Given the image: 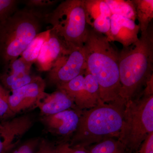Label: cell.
<instances>
[{
    "label": "cell",
    "instance_id": "obj_13",
    "mask_svg": "<svg viewBox=\"0 0 153 153\" xmlns=\"http://www.w3.org/2000/svg\"><path fill=\"white\" fill-rule=\"evenodd\" d=\"M70 47L51 30L49 38L43 44L36 62L38 70L49 72Z\"/></svg>",
    "mask_w": 153,
    "mask_h": 153
},
{
    "label": "cell",
    "instance_id": "obj_21",
    "mask_svg": "<svg viewBox=\"0 0 153 153\" xmlns=\"http://www.w3.org/2000/svg\"><path fill=\"white\" fill-rule=\"evenodd\" d=\"M10 91L0 82V121L6 120L16 116L11 111L9 104Z\"/></svg>",
    "mask_w": 153,
    "mask_h": 153
},
{
    "label": "cell",
    "instance_id": "obj_24",
    "mask_svg": "<svg viewBox=\"0 0 153 153\" xmlns=\"http://www.w3.org/2000/svg\"><path fill=\"white\" fill-rule=\"evenodd\" d=\"M40 141V139L38 138L30 139L20 144L9 153H34Z\"/></svg>",
    "mask_w": 153,
    "mask_h": 153
},
{
    "label": "cell",
    "instance_id": "obj_22",
    "mask_svg": "<svg viewBox=\"0 0 153 153\" xmlns=\"http://www.w3.org/2000/svg\"><path fill=\"white\" fill-rule=\"evenodd\" d=\"M111 16H102L94 22L90 27L96 32L102 34L111 42Z\"/></svg>",
    "mask_w": 153,
    "mask_h": 153
},
{
    "label": "cell",
    "instance_id": "obj_29",
    "mask_svg": "<svg viewBox=\"0 0 153 153\" xmlns=\"http://www.w3.org/2000/svg\"><path fill=\"white\" fill-rule=\"evenodd\" d=\"M72 148L73 149V153H89L86 148L82 147Z\"/></svg>",
    "mask_w": 153,
    "mask_h": 153
},
{
    "label": "cell",
    "instance_id": "obj_9",
    "mask_svg": "<svg viewBox=\"0 0 153 153\" xmlns=\"http://www.w3.org/2000/svg\"><path fill=\"white\" fill-rule=\"evenodd\" d=\"M82 111L70 108L50 115L41 116L40 121L45 130L62 141L69 143L76 131Z\"/></svg>",
    "mask_w": 153,
    "mask_h": 153
},
{
    "label": "cell",
    "instance_id": "obj_3",
    "mask_svg": "<svg viewBox=\"0 0 153 153\" xmlns=\"http://www.w3.org/2000/svg\"><path fill=\"white\" fill-rule=\"evenodd\" d=\"M125 103L102 102L82 111L79 123L69 142L71 147L87 148L109 138H118Z\"/></svg>",
    "mask_w": 153,
    "mask_h": 153
},
{
    "label": "cell",
    "instance_id": "obj_11",
    "mask_svg": "<svg viewBox=\"0 0 153 153\" xmlns=\"http://www.w3.org/2000/svg\"><path fill=\"white\" fill-rule=\"evenodd\" d=\"M46 83L40 76H36L32 82L10 92L9 104L15 116L36 107L39 98L45 92Z\"/></svg>",
    "mask_w": 153,
    "mask_h": 153
},
{
    "label": "cell",
    "instance_id": "obj_8",
    "mask_svg": "<svg viewBox=\"0 0 153 153\" xmlns=\"http://www.w3.org/2000/svg\"><path fill=\"white\" fill-rule=\"evenodd\" d=\"M86 68L82 47L71 46L48 72V81L57 87L74 79Z\"/></svg>",
    "mask_w": 153,
    "mask_h": 153
},
{
    "label": "cell",
    "instance_id": "obj_26",
    "mask_svg": "<svg viewBox=\"0 0 153 153\" xmlns=\"http://www.w3.org/2000/svg\"><path fill=\"white\" fill-rule=\"evenodd\" d=\"M57 2V1L50 0H29L26 1V4L29 7L33 9L50 7L55 4Z\"/></svg>",
    "mask_w": 153,
    "mask_h": 153
},
{
    "label": "cell",
    "instance_id": "obj_2",
    "mask_svg": "<svg viewBox=\"0 0 153 153\" xmlns=\"http://www.w3.org/2000/svg\"><path fill=\"white\" fill-rule=\"evenodd\" d=\"M153 27L141 33L138 40L119 52L120 97L126 103L136 98L153 75Z\"/></svg>",
    "mask_w": 153,
    "mask_h": 153
},
{
    "label": "cell",
    "instance_id": "obj_27",
    "mask_svg": "<svg viewBox=\"0 0 153 153\" xmlns=\"http://www.w3.org/2000/svg\"><path fill=\"white\" fill-rule=\"evenodd\" d=\"M136 153H153V133L148 136Z\"/></svg>",
    "mask_w": 153,
    "mask_h": 153
},
{
    "label": "cell",
    "instance_id": "obj_12",
    "mask_svg": "<svg viewBox=\"0 0 153 153\" xmlns=\"http://www.w3.org/2000/svg\"><path fill=\"white\" fill-rule=\"evenodd\" d=\"M33 63L21 56L5 66V70L0 75V82L10 91L16 90L33 81L36 76L31 73Z\"/></svg>",
    "mask_w": 153,
    "mask_h": 153
},
{
    "label": "cell",
    "instance_id": "obj_6",
    "mask_svg": "<svg viewBox=\"0 0 153 153\" xmlns=\"http://www.w3.org/2000/svg\"><path fill=\"white\" fill-rule=\"evenodd\" d=\"M44 20L51 30L68 46L82 47L88 25L84 0H66L52 12L45 14Z\"/></svg>",
    "mask_w": 153,
    "mask_h": 153
},
{
    "label": "cell",
    "instance_id": "obj_16",
    "mask_svg": "<svg viewBox=\"0 0 153 153\" xmlns=\"http://www.w3.org/2000/svg\"><path fill=\"white\" fill-rule=\"evenodd\" d=\"M135 8L136 19L140 31H146L153 19V0H132Z\"/></svg>",
    "mask_w": 153,
    "mask_h": 153
},
{
    "label": "cell",
    "instance_id": "obj_23",
    "mask_svg": "<svg viewBox=\"0 0 153 153\" xmlns=\"http://www.w3.org/2000/svg\"><path fill=\"white\" fill-rule=\"evenodd\" d=\"M18 3L16 0H0V24L17 10Z\"/></svg>",
    "mask_w": 153,
    "mask_h": 153
},
{
    "label": "cell",
    "instance_id": "obj_4",
    "mask_svg": "<svg viewBox=\"0 0 153 153\" xmlns=\"http://www.w3.org/2000/svg\"><path fill=\"white\" fill-rule=\"evenodd\" d=\"M44 16L33 9H24L0 24V60L5 66L20 57L41 33Z\"/></svg>",
    "mask_w": 153,
    "mask_h": 153
},
{
    "label": "cell",
    "instance_id": "obj_15",
    "mask_svg": "<svg viewBox=\"0 0 153 153\" xmlns=\"http://www.w3.org/2000/svg\"><path fill=\"white\" fill-rule=\"evenodd\" d=\"M36 107L40 110L41 116L50 115L70 108H77L71 97L61 89H57L52 93L44 92L37 101Z\"/></svg>",
    "mask_w": 153,
    "mask_h": 153
},
{
    "label": "cell",
    "instance_id": "obj_17",
    "mask_svg": "<svg viewBox=\"0 0 153 153\" xmlns=\"http://www.w3.org/2000/svg\"><path fill=\"white\" fill-rule=\"evenodd\" d=\"M84 4L86 22L89 27L99 17L112 15L104 0H84Z\"/></svg>",
    "mask_w": 153,
    "mask_h": 153
},
{
    "label": "cell",
    "instance_id": "obj_18",
    "mask_svg": "<svg viewBox=\"0 0 153 153\" xmlns=\"http://www.w3.org/2000/svg\"><path fill=\"white\" fill-rule=\"evenodd\" d=\"M51 29L38 34L28 45L21 55V57L30 63H36L41 48L44 42L49 38Z\"/></svg>",
    "mask_w": 153,
    "mask_h": 153
},
{
    "label": "cell",
    "instance_id": "obj_7",
    "mask_svg": "<svg viewBox=\"0 0 153 153\" xmlns=\"http://www.w3.org/2000/svg\"><path fill=\"white\" fill-rule=\"evenodd\" d=\"M57 88L65 91L79 110L90 109L102 102L98 82L86 68L74 79Z\"/></svg>",
    "mask_w": 153,
    "mask_h": 153
},
{
    "label": "cell",
    "instance_id": "obj_28",
    "mask_svg": "<svg viewBox=\"0 0 153 153\" xmlns=\"http://www.w3.org/2000/svg\"><path fill=\"white\" fill-rule=\"evenodd\" d=\"M56 153H73V149L69 143H60L57 146Z\"/></svg>",
    "mask_w": 153,
    "mask_h": 153
},
{
    "label": "cell",
    "instance_id": "obj_25",
    "mask_svg": "<svg viewBox=\"0 0 153 153\" xmlns=\"http://www.w3.org/2000/svg\"><path fill=\"white\" fill-rule=\"evenodd\" d=\"M57 146L47 140H40L34 153H56Z\"/></svg>",
    "mask_w": 153,
    "mask_h": 153
},
{
    "label": "cell",
    "instance_id": "obj_5",
    "mask_svg": "<svg viewBox=\"0 0 153 153\" xmlns=\"http://www.w3.org/2000/svg\"><path fill=\"white\" fill-rule=\"evenodd\" d=\"M153 133V95L142 91L126 102L118 140L126 153H136L148 136Z\"/></svg>",
    "mask_w": 153,
    "mask_h": 153
},
{
    "label": "cell",
    "instance_id": "obj_19",
    "mask_svg": "<svg viewBox=\"0 0 153 153\" xmlns=\"http://www.w3.org/2000/svg\"><path fill=\"white\" fill-rule=\"evenodd\" d=\"M112 15H119L131 19L136 20L135 8L132 0H104Z\"/></svg>",
    "mask_w": 153,
    "mask_h": 153
},
{
    "label": "cell",
    "instance_id": "obj_10",
    "mask_svg": "<svg viewBox=\"0 0 153 153\" xmlns=\"http://www.w3.org/2000/svg\"><path fill=\"white\" fill-rule=\"evenodd\" d=\"M34 122V118L30 114L0 121V153H10L19 146Z\"/></svg>",
    "mask_w": 153,
    "mask_h": 153
},
{
    "label": "cell",
    "instance_id": "obj_20",
    "mask_svg": "<svg viewBox=\"0 0 153 153\" xmlns=\"http://www.w3.org/2000/svg\"><path fill=\"white\" fill-rule=\"evenodd\" d=\"M86 149L89 153H126L117 138L105 140Z\"/></svg>",
    "mask_w": 153,
    "mask_h": 153
},
{
    "label": "cell",
    "instance_id": "obj_14",
    "mask_svg": "<svg viewBox=\"0 0 153 153\" xmlns=\"http://www.w3.org/2000/svg\"><path fill=\"white\" fill-rule=\"evenodd\" d=\"M139 26L126 17L113 14L111 18V42L120 43L123 47L133 44L139 39Z\"/></svg>",
    "mask_w": 153,
    "mask_h": 153
},
{
    "label": "cell",
    "instance_id": "obj_1",
    "mask_svg": "<svg viewBox=\"0 0 153 153\" xmlns=\"http://www.w3.org/2000/svg\"><path fill=\"white\" fill-rule=\"evenodd\" d=\"M82 49L86 68L98 82L101 101L124 102L120 97L119 52L105 36L89 26Z\"/></svg>",
    "mask_w": 153,
    "mask_h": 153
}]
</instances>
